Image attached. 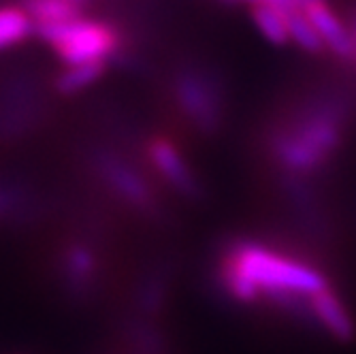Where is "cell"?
Instances as JSON below:
<instances>
[{"instance_id":"cell-1","label":"cell","mask_w":356,"mask_h":354,"mask_svg":"<svg viewBox=\"0 0 356 354\" xmlns=\"http://www.w3.org/2000/svg\"><path fill=\"white\" fill-rule=\"evenodd\" d=\"M354 118V94L312 86L288 99L269 120L263 145L277 177L316 179L335 163Z\"/></svg>"},{"instance_id":"cell-2","label":"cell","mask_w":356,"mask_h":354,"mask_svg":"<svg viewBox=\"0 0 356 354\" xmlns=\"http://www.w3.org/2000/svg\"><path fill=\"white\" fill-rule=\"evenodd\" d=\"M218 282L222 291L237 303H263L316 329L309 299L331 288L329 277L312 263L245 237L224 246Z\"/></svg>"},{"instance_id":"cell-3","label":"cell","mask_w":356,"mask_h":354,"mask_svg":"<svg viewBox=\"0 0 356 354\" xmlns=\"http://www.w3.org/2000/svg\"><path fill=\"white\" fill-rule=\"evenodd\" d=\"M171 99L184 122L199 135H216L226 115V88L218 71L201 60H186L173 71Z\"/></svg>"},{"instance_id":"cell-4","label":"cell","mask_w":356,"mask_h":354,"mask_svg":"<svg viewBox=\"0 0 356 354\" xmlns=\"http://www.w3.org/2000/svg\"><path fill=\"white\" fill-rule=\"evenodd\" d=\"M35 37L51 49L62 67H81V64L109 67V62L118 60L124 49L122 32L113 24L90 15L37 30Z\"/></svg>"},{"instance_id":"cell-5","label":"cell","mask_w":356,"mask_h":354,"mask_svg":"<svg viewBox=\"0 0 356 354\" xmlns=\"http://www.w3.org/2000/svg\"><path fill=\"white\" fill-rule=\"evenodd\" d=\"M92 165L99 173V177L113 190V195L133 205L141 211H152L156 207L154 192L149 188V182L128 163L113 152L101 150L92 158Z\"/></svg>"},{"instance_id":"cell-6","label":"cell","mask_w":356,"mask_h":354,"mask_svg":"<svg viewBox=\"0 0 356 354\" xmlns=\"http://www.w3.org/2000/svg\"><path fill=\"white\" fill-rule=\"evenodd\" d=\"M149 167L154 173L169 184L171 190H175L179 197L197 201L203 197L201 182L194 173L192 165L186 160L184 152L167 137H152L145 145Z\"/></svg>"},{"instance_id":"cell-7","label":"cell","mask_w":356,"mask_h":354,"mask_svg":"<svg viewBox=\"0 0 356 354\" xmlns=\"http://www.w3.org/2000/svg\"><path fill=\"white\" fill-rule=\"evenodd\" d=\"M309 303H312V314L320 331L329 333L333 339L343 341V344L354 339L356 335L354 320L346 303L335 295L333 288H327V291L312 295Z\"/></svg>"},{"instance_id":"cell-8","label":"cell","mask_w":356,"mask_h":354,"mask_svg":"<svg viewBox=\"0 0 356 354\" xmlns=\"http://www.w3.org/2000/svg\"><path fill=\"white\" fill-rule=\"evenodd\" d=\"M252 19L256 28L263 32L265 39L275 43V45H286L290 43V30H288V13L282 5L273 3H254L250 5Z\"/></svg>"},{"instance_id":"cell-9","label":"cell","mask_w":356,"mask_h":354,"mask_svg":"<svg viewBox=\"0 0 356 354\" xmlns=\"http://www.w3.org/2000/svg\"><path fill=\"white\" fill-rule=\"evenodd\" d=\"M35 37V24L19 5H0V51Z\"/></svg>"},{"instance_id":"cell-10","label":"cell","mask_w":356,"mask_h":354,"mask_svg":"<svg viewBox=\"0 0 356 354\" xmlns=\"http://www.w3.org/2000/svg\"><path fill=\"white\" fill-rule=\"evenodd\" d=\"M107 67L103 64H81V67H62L54 79V88L60 94H77L105 75Z\"/></svg>"},{"instance_id":"cell-11","label":"cell","mask_w":356,"mask_h":354,"mask_svg":"<svg viewBox=\"0 0 356 354\" xmlns=\"http://www.w3.org/2000/svg\"><path fill=\"white\" fill-rule=\"evenodd\" d=\"M348 28H350V37H352V56H350V67L356 71V7H352L346 15Z\"/></svg>"},{"instance_id":"cell-12","label":"cell","mask_w":356,"mask_h":354,"mask_svg":"<svg viewBox=\"0 0 356 354\" xmlns=\"http://www.w3.org/2000/svg\"><path fill=\"white\" fill-rule=\"evenodd\" d=\"M220 3H226V5H252L254 0H220Z\"/></svg>"},{"instance_id":"cell-13","label":"cell","mask_w":356,"mask_h":354,"mask_svg":"<svg viewBox=\"0 0 356 354\" xmlns=\"http://www.w3.org/2000/svg\"><path fill=\"white\" fill-rule=\"evenodd\" d=\"M254 3H258V0H254ZM252 3V5H254ZM261 3H273V5H286V3H290V0H261Z\"/></svg>"}]
</instances>
